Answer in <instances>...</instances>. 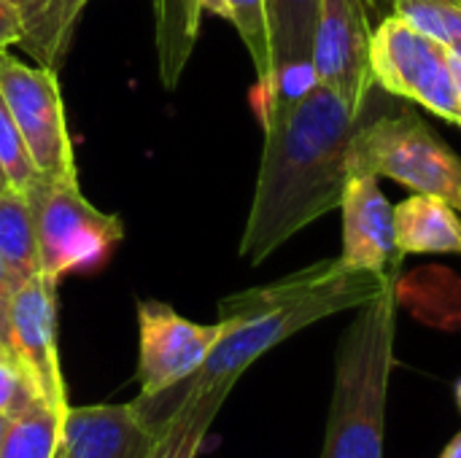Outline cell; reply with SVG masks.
<instances>
[{
  "instance_id": "23",
  "label": "cell",
  "mask_w": 461,
  "mask_h": 458,
  "mask_svg": "<svg viewBox=\"0 0 461 458\" xmlns=\"http://www.w3.org/2000/svg\"><path fill=\"white\" fill-rule=\"evenodd\" d=\"M38 400L27 373L14 356H0V416L3 418H19L27 413Z\"/></svg>"
},
{
  "instance_id": "2",
  "label": "cell",
  "mask_w": 461,
  "mask_h": 458,
  "mask_svg": "<svg viewBox=\"0 0 461 458\" xmlns=\"http://www.w3.org/2000/svg\"><path fill=\"white\" fill-rule=\"evenodd\" d=\"M392 278L400 275L351 270L340 259H321L276 283L224 297L219 302L224 332L203 367L157 397H138L132 402L135 410L151 429H159L181 400H213L224 405L240 375L270 348L316 321L362 308Z\"/></svg>"
},
{
  "instance_id": "24",
  "label": "cell",
  "mask_w": 461,
  "mask_h": 458,
  "mask_svg": "<svg viewBox=\"0 0 461 458\" xmlns=\"http://www.w3.org/2000/svg\"><path fill=\"white\" fill-rule=\"evenodd\" d=\"M24 38V24L16 8L8 0H0V51H8L11 46H19Z\"/></svg>"
},
{
  "instance_id": "12",
  "label": "cell",
  "mask_w": 461,
  "mask_h": 458,
  "mask_svg": "<svg viewBox=\"0 0 461 458\" xmlns=\"http://www.w3.org/2000/svg\"><path fill=\"white\" fill-rule=\"evenodd\" d=\"M157 429L135 405L68 408L59 421V448L65 458H151Z\"/></svg>"
},
{
  "instance_id": "8",
  "label": "cell",
  "mask_w": 461,
  "mask_h": 458,
  "mask_svg": "<svg viewBox=\"0 0 461 458\" xmlns=\"http://www.w3.org/2000/svg\"><path fill=\"white\" fill-rule=\"evenodd\" d=\"M370 0H321L311 70L351 108H367L375 81L370 70Z\"/></svg>"
},
{
  "instance_id": "10",
  "label": "cell",
  "mask_w": 461,
  "mask_h": 458,
  "mask_svg": "<svg viewBox=\"0 0 461 458\" xmlns=\"http://www.w3.org/2000/svg\"><path fill=\"white\" fill-rule=\"evenodd\" d=\"M11 354L27 373L38 400L65 416L68 389L57 348V281L46 273L14 289L8 300Z\"/></svg>"
},
{
  "instance_id": "27",
  "label": "cell",
  "mask_w": 461,
  "mask_h": 458,
  "mask_svg": "<svg viewBox=\"0 0 461 458\" xmlns=\"http://www.w3.org/2000/svg\"><path fill=\"white\" fill-rule=\"evenodd\" d=\"M451 73H454V89H456V103H459L461 113V57L456 51H451Z\"/></svg>"
},
{
  "instance_id": "17",
  "label": "cell",
  "mask_w": 461,
  "mask_h": 458,
  "mask_svg": "<svg viewBox=\"0 0 461 458\" xmlns=\"http://www.w3.org/2000/svg\"><path fill=\"white\" fill-rule=\"evenodd\" d=\"M200 5L208 13L227 19L238 30L257 70V94L259 100L267 97L276 84V67L265 0H200Z\"/></svg>"
},
{
  "instance_id": "28",
  "label": "cell",
  "mask_w": 461,
  "mask_h": 458,
  "mask_svg": "<svg viewBox=\"0 0 461 458\" xmlns=\"http://www.w3.org/2000/svg\"><path fill=\"white\" fill-rule=\"evenodd\" d=\"M440 458H461V432L443 448V454H440Z\"/></svg>"
},
{
  "instance_id": "25",
  "label": "cell",
  "mask_w": 461,
  "mask_h": 458,
  "mask_svg": "<svg viewBox=\"0 0 461 458\" xmlns=\"http://www.w3.org/2000/svg\"><path fill=\"white\" fill-rule=\"evenodd\" d=\"M0 356L11 354V329H8V302H0Z\"/></svg>"
},
{
  "instance_id": "35",
  "label": "cell",
  "mask_w": 461,
  "mask_h": 458,
  "mask_svg": "<svg viewBox=\"0 0 461 458\" xmlns=\"http://www.w3.org/2000/svg\"><path fill=\"white\" fill-rule=\"evenodd\" d=\"M0 54H3V51H0Z\"/></svg>"
},
{
  "instance_id": "7",
  "label": "cell",
  "mask_w": 461,
  "mask_h": 458,
  "mask_svg": "<svg viewBox=\"0 0 461 458\" xmlns=\"http://www.w3.org/2000/svg\"><path fill=\"white\" fill-rule=\"evenodd\" d=\"M0 94L43 178L78 175L57 70L24 65L22 59L3 51Z\"/></svg>"
},
{
  "instance_id": "33",
  "label": "cell",
  "mask_w": 461,
  "mask_h": 458,
  "mask_svg": "<svg viewBox=\"0 0 461 458\" xmlns=\"http://www.w3.org/2000/svg\"><path fill=\"white\" fill-rule=\"evenodd\" d=\"M54 458H65V454H62V448H57V456Z\"/></svg>"
},
{
  "instance_id": "6",
  "label": "cell",
  "mask_w": 461,
  "mask_h": 458,
  "mask_svg": "<svg viewBox=\"0 0 461 458\" xmlns=\"http://www.w3.org/2000/svg\"><path fill=\"white\" fill-rule=\"evenodd\" d=\"M370 70L381 92L397 100H411L424 111L461 127L451 73V49L402 16L386 13L373 27Z\"/></svg>"
},
{
  "instance_id": "9",
  "label": "cell",
  "mask_w": 461,
  "mask_h": 458,
  "mask_svg": "<svg viewBox=\"0 0 461 458\" xmlns=\"http://www.w3.org/2000/svg\"><path fill=\"white\" fill-rule=\"evenodd\" d=\"M224 324H197L157 300L138 302V383L140 397H157L192 378L211 348L219 343Z\"/></svg>"
},
{
  "instance_id": "19",
  "label": "cell",
  "mask_w": 461,
  "mask_h": 458,
  "mask_svg": "<svg viewBox=\"0 0 461 458\" xmlns=\"http://www.w3.org/2000/svg\"><path fill=\"white\" fill-rule=\"evenodd\" d=\"M219 410L221 402L213 400H181L157 429L151 458H197Z\"/></svg>"
},
{
  "instance_id": "32",
  "label": "cell",
  "mask_w": 461,
  "mask_h": 458,
  "mask_svg": "<svg viewBox=\"0 0 461 458\" xmlns=\"http://www.w3.org/2000/svg\"><path fill=\"white\" fill-rule=\"evenodd\" d=\"M5 189H8V184H5V181H0V192H5Z\"/></svg>"
},
{
  "instance_id": "15",
  "label": "cell",
  "mask_w": 461,
  "mask_h": 458,
  "mask_svg": "<svg viewBox=\"0 0 461 458\" xmlns=\"http://www.w3.org/2000/svg\"><path fill=\"white\" fill-rule=\"evenodd\" d=\"M24 24L22 49L41 67H54L70 49L76 24L89 0H8Z\"/></svg>"
},
{
  "instance_id": "29",
  "label": "cell",
  "mask_w": 461,
  "mask_h": 458,
  "mask_svg": "<svg viewBox=\"0 0 461 458\" xmlns=\"http://www.w3.org/2000/svg\"><path fill=\"white\" fill-rule=\"evenodd\" d=\"M8 424H11V421L0 416V451H3V440H5V432H8Z\"/></svg>"
},
{
  "instance_id": "1",
  "label": "cell",
  "mask_w": 461,
  "mask_h": 458,
  "mask_svg": "<svg viewBox=\"0 0 461 458\" xmlns=\"http://www.w3.org/2000/svg\"><path fill=\"white\" fill-rule=\"evenodd\" d=\"M365 111L316 81L259 105L265 146L240 238V256L249 265H262L300 229L340 208L348 151Z\"/></svg>"
},
{
  "instance_id": "31",
  "label": "cell",
  "mask_w": 461,
  "mask_h": 458,
  "mask_svg": "<svg viewBox=\"0 0 461 458\" xmlns=\"http://www.w3.org/2000/svg\"><path fill=\"white\" fill-rule=\"evenodd\" d=\"M456 405H459V410H461V381L456 383Z\"/></svg>"
},
{
  "instance_id": "14",
  "label": "cell",
  "mask_w": 461,
  "mask_h": 458,
  "mask_svg": "<svg viewBox=\"0 0 461 458\" xmlns=\"http://www.w3.org/2000/svg\"><path fill=\"white\" fill-rule=\"evenodd\" d=\"M397 248L408 254H461V213L440 197L411 194L394 205Z\"/></svg>"
},
{
  "instance_id": "26",
  "label": "cell",
  "mask_w": 461,
  "mask_h": 458,
  "mask_svg": "<svg viewBox=\"0 0 461 458\" xmlns=\"http://www.w3.org/2000/svg\"><path fill=\"white\" fill-rule=\"evenodd\" d=\"M14 289H16V283H14V278H11V273H8V267H5V262L0 256V302H8Z\"/></svg>"
},
{
  "instance_id": "30",
  "label": "cell",
  "mask_w": 461,
  "mask_h": 458,
  "mask_svg": "<svg viewBox=\"0 0 461 458\" xmlns=\"http://www.w3.org/2000/svg\"><path fill=\"white\" fill-rule=\"evenodd\" d=\"M370 3H375V5H378V3H384V5H389V8H392V3H394V0H370ZM456 3H461V0H456Z\"/></svg>"
},
{
  "instance_id": "5",
  "label": "cell",
  "mask_w": 461,
  "mask_h": 458,
  "mask_svg": "<svg viewBox=\"0 0 461 458\" xmlns=\"http://www.w3.org/2000/svg\"><path fill=\"white\" fill-rule=\"evenodd\" d=\"M27 200L35 216L41 267L54 281L103 267L124 238L122 219L95 208L84 197L78 175L43 178Z\"/></svg>"
},
{
  "instance_id": "11",
  "label": "cell",
  "mask_w": 461,
  "mask_h": 458,
  "mask_svg": "<svg viewBox=\"0 0 461 458\" xmlns=\"http://www.w3.org/2000/svg\"><path fill=\"white\" fill-rule=\"evenodd\" d=\"M378 181L373 173H359L346 181L340 200L343 254L338 259L351 270L400 275L405 254L397 248L394 205Z\"/></svg>"
},
{
  "instance_id": "3",
  "label": "cell",
  "mask_w": 461,
  "mask_h": 458,
  "mask_svg": "<svg viewBox=\"0 0 461 458\" xmlns=\"http://www.w3.org/2000/svg\"><path fill=\"white\" fill-rule=\"evenodd\" d=\"M400 278L357 308L335 351V389L321 458H384L386 400L394 370Z\"/></svg>"
},
{
  "instance_id": "16",
  "label": "cell",
  "mask_w": 461,
  "mask_h": 458,
  "mask_svg": "<svg viewBox=\"0 0 461 458\" xmlns=\"http://www.w3.org/2000/svg\"><path fill=\"white\" fill-rule=\"evenodd\" d=\"M0 256L16 286L43 273L32 205L11 186L0 192Z\"/></svg>"
},
{
  "instance_id": "20",
  "label": "cell",
  "mask_w": 461,
  "mask_h": 458,
  "mask_svg": "<svg viewBox=\"0 0 461 458\" xmlns=\"http://www.w3.org/2000/svg\"><path fill=\"white\" fill-rule=\"evenodd\" d=\"M62 416L43 402H35L19 418H11L0 458H54L59 448Z\"/></svg>"
},
{
  "instance_id": "34",
  "label": "cell",
  "mask_w": 461,
  "mask_h": 458,
  "mask_svg": "<svg viewBox=\"0 0 461 458\" xmlns=\"http://www.w3.org/2000/svg\"><path fill=\"white\" fill-rule=\"evenodd\" d=\"M0 181H5V178H3V173H0Z\"/></svg>"
},
{
  "instance_id": "18",
  "label": "cell",
  "mask_w": 461,
  "mask_h": 458,
  "mask_svg": "<svg viewBox=\"0 0 461 458\" xmlns=\"http://www.w3.org/2000/svg\"><path fill=\"white\" fill-rule=\"evenodd\" d=\"M157 3V46L165 86H176L200 32V0H154Z\"/></svg>"
},
{
  "instance_id": "22",
  "label": "cell",
  "mask_w": 461,
  "mask_h": 458,
  "mask_svg": "<svg viewBox=\"0 0 461 458\" xmlns=\"http://www.w3.org/2000/svg\"><path fill=\"white\" fill-rule=\"evenodd\" d=\"M0 173L5 178V184L16 192H22L24 197L32 194L41 184H43V173L35 167L32 154L0 94Z\"/></svg>"
},
{
  "instance_id": "13",
  "label": "cell",
  "mask_w": 461,
  "mask_h": 458,
  "mask_svg": "<svg viewBox=\"0 0 461 458\" xmlns=\"http://www.w3.org/2000/svg\"><path fill=\"white\" fill-rule=\"evenodd\" d=\"M276 84L267 97L257 105L308 89L316 78L311 70V54L316 40V27L321 16V0H265Z\"/></svg>"
},
{
  "instance_id": "4",
  "label": "cell",
  "mask_w": 461,
  "mask_h": 458,
  "mask_svg": "<svg viewBox=\"0 0 461 458\" xmlns=\"http://www.w3.org/2000/svg\"><path fill=\"white\" fill-rule=\"evenodd\" d=\"M359 173L440 197L461 213V157L413 108L392 103L378 86L348 151V178Z\"/></svg>"
},
{
  "instance_id": "21",
  "label": "cell",
  "mask_w": 461,
  "mask_h": 458,
  "mask_svg": "<svg viewBox=\"0 0 461 458\" xmlns=\"http://www.w3.org/2000/svg\"><path fill=\"white\" fill-rule=\"evenodd\" d=\"M392 13L402 16L429 38L461 57V3L456 0H394Z\"/></svg>"
}]
</instances>
